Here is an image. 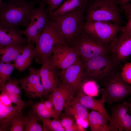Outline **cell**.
Wrapping results in <instances>:
<instances>
[{
  "mask_svg": "<svg viewBox=\"0 0 131 131\" xmlns=\"http://www.w3.org/2000/svg\"><path fill=\"white\" fill-rule=\"evenodd\" d=\"M42 0V1H43V0Z\"/></svg>",
  "mask_w": 131,
  "mask_h": 131,
  "instance_id": "40",
  "label": "cell"
},
{
  "mask_svg": "<svg viewBox=\"0 0 131 131\" xmlns=\"http://www.w3.org/2000/svg\"><path fill=\"white\" fill-rule=\"evenodd\" d=\"M41 62L42 65L40 69V74L44 89L43 97H47L60 85L61 81L50 57L42 59Z\"/></svg>",
  "mask_w": 131,
  "mask_h": 131,
  "instance_id": "12",
  "label": "cell"
},
{
  "mask_svg": "<svg viewBox=\"0 0 131 131\" xmlns=\"http://www.w3.org/2000/svg\"><path fill=\"white\" fill-rule=\"evenodd\" d=\"M2 0H0V6H1V5L2 3Z\"/></svg>",
  "mask_w": 131,
  "mask_h": 131,
  "instance_id": "39",
  "label": "cell"
},
{
  "mask_svg": "<svg viewBox=\"0 0 131 131\" xmlns=\"http://www.w3.org/2000/svg\"><path fill=\"white\" fill-rule=\"evenodd\" d=\"M131 104L125 101L111 107L112 115L109 121L110 131H131Z\"/></svg>",
  "mask_w": 131,
  "mask_h": 131,
  "instance_id": "10",
  "label": "cell"
},
{
  "mask_svg": "<svg viewBox=\"0 0 131 131\" xmlns=\"http://www.w3.org/2000/svg\"><path fill=\"white\" fill-rule=\"evenodd\" d=\"M67 44L59 29L49 18L36 45L35 57L41 61L50 57L55 48Z\"/></svg>",
  "mask_w": 131,
  "mask_h": 131,
  "instance_id": "4",
  "label": "cell"
},
{
  "mask_svg": "<svg viewBox=\"0 0 131 131\" xmlns=\"http://www.w3.org/2000/svg\"><path fill=\"white\" fill-rule=\"evenodd\" d=\"M116 0H90L86 4L84 16L86 21H108L121 26L125 22Z\"/></svg>",
  "mask_w": 131,
  "mask_h": 131,
  "instance_id": "3",
  "label": "cell"
},
{
  "mask_svg": "<svg viewBox=\"0 0 131 131\" xmlns=\"http://www.w3.org/2000/svg\"><path fill=\"white\" fill-rule=\"evenodd\" d=\"M29 74L19 79H15L23 90L26 96L31 99L36 98H41L44 92V87L40 82V69L30 67Z\"/></svg>",
  "mask_w": 131,
  "mask_h": 131,
  "instance_id": "13",
  "label": "cell"
},
{
  "mask_svg": "<svg viewBox=\"0 0 131 131\" xmlns=\"http://www.w3.org/2000/svg\"><path fill=\"white\" fill-rule=\"evenodd\" d=\"M121 7L124 6L127 3L130 2L131 0H116Z\"/></svg>",
  "mask_w": 131,
  "mask_h": 131,
  "instance_id": "37",
  "label": "cell"
},
{
  "mask_svg": "<svg viewBox=\"0 0 131 131\" xmlns=\"http://www.w3.org/2000/svg\"><path fill=\"white\" fill-rule=\"evenodd\" d=\"M96 82L93 81L83 80L80 89L86 95L91 97L97 96L98 89Z\"/></svg>",
  "mask_w": 131,
  "mask_h": 131,
  "instance_id": "26",
  "label": "cell"
},
{
  "mask_svg": "<svg viewBox=\"0 0 131 131\" xmlns=\"http://www.w3.org/2000/svg\"><path fill=\"white\" fill-rule=\"evenodd\" d=\"M75 93L63 82L47 97L52 103L58 118Z\"/></svg>",
  "mask_w": 131,
  "mask_h": 131,
  "instance_id": "16",
  "label": "cell"
},
{
  "mask_svg": "<svg viewBox=\"0 0 131 131\" xmlns=\"http://www.w3.org/2000/svg\"><path fill=\"white\" fill-rule=\"evenodd\" d=\"M56 0H45L46 3H47L49 6L50 5Z\"/></svg>",
  "mask_w": 131,
  "mask_h": 131,
  "instance_id": "38",
  "label": "cell"
},
{
  "mask_svg": "<svg viewBox=\"0 0 131 131\" xmlns=\"http://www.w3.org/2000/svg\"><path fill=\"white\" fill-rule=\"evenodd\" d=\"M121 76L125 81L131 84V63L127 62L123 66L122 70Z\"/></svg>",
  "mask_w": 131,
  "mask_h": 131,
  "instance_id": "34",
  "label": "cell"
},
{
  "mask_svg": "<svg viewBox=\"0 0 131 131\" xmlns=\"http://www.w3.org/2000/svg\"><path fill=\"white\" fill-rule=\"evenodd\" d=\"M104 88L101 90L105 102L111 105L119 103L131 92V86L115 72L102 83Z\"/></svg>",
  "mask_w": 131,
  "mask_h": 131,
  "instance_id": "7",
  "label": "cell"
},
{
  "mask_svg": "<svg viewBox=\"0 0 131 131\" xmlns=\"http://www.w3.org/2000/svg\"><path fill=\"white\" fill-rule=\"evenodd\" d=\"M25 45L0 47V63H7L14 62Z\"/></svg>",
  "mask_w": 131,
  "mask_h": 131,
  "instance_id": "23",
  "label": "cell"
},
{
  "mask_svg": "<svg viewBox=\"0 0 131 131\" xmlns=\"http://www.w3.org/2000/svg\"><path fill=\"white\" fill-rule=\"evenodd\" d=\"M64 0H56L47 8L49 13H51L54 10L57 9L60 6L61 3Z\"/></svg>",
  "mask_w": 131,
  "mask_h": 131,
  "instance_id": "36",
  "label": "cell"
},
{
  "mask_svg": "<svg viewBox=\"0 0 131 131\" xmlns=\"http://www.w3.org/2000/svg\"><path fill=\"white\" fill-rule=\"evenodd\" d=\"M22 110L20 111L16 115L12 122L10 131H24L25 116Z\"/></svg>",
  "mask_w": 131,
  "mask_h": 131,
  "instance_id": "31",
  "label": "cell"
},
{
  "mask_svg": "<svg viewBox=\"0 0 131 131\" xmlns=\"http://www.w3.org/2000/svg\"><path fill=\"white\" fill-rule=\"evenodd\" d=\"M86 0H67L56 10L49 13L51 15L62 14L70 12L83 4Z\"/></svg>",
  "mask_w": 131,
  "mask_h": 131,
  "instance_id": "24",
  "label": "cell"
},
{
  "mask_svg": "<svg viewBox=\"0 0 131 131\" xmlns=\"http://www.w3.org/2000/svg\"><path fill=\"white\" fill-rule=\"evenodd\" d=\"M72 46L84 62L96 56L107 55L109 51V44L100 42L83 31Z\"/></svg>",
  "mask_w": 131,
  "mask_h": 131,
  "instance_id": "6",
  "label": "cell"
},
{
  "mask_svg": "<svg viewBox=\"0 0 131 131\" xmlns=\"http://www.w3.org/2000/svg\"><path fill=\"white\" fill-rule=\"evenodd\" d=\"M36 115L31 111L29 115L25 116L24 131H41L42 127L38 121Z\"/></svg>",
  "mask_w": 131,
  "mask_h": 131,
  "instance_id": "25",
  "label": "cell"
},
{
  "mask_svg": "<svg viewBox=\"0 0 131 131\" xmlns=\"http://www.w3.org/2000/svg\"><path fill=\"white\" fill-rule=\"evenodd\" d=\"M0 91L20 95L21 94V89L15 79L13 80L10 79L0 87Z\"/></svg>",
  "mask_w": 131,
  "mask_h": 131,
  "instance_id": "28",
  "label": "cell"
},
{
  "mask_svg": "<svg viewBox=\"0 0 131 131\" xmlns=\"http://www.w3.org/2000/svg\"><path fill=\"white\" fill-rule=\"evenodd\" d=\"M6 94L12 103L16 106H24L26 107L33 104V102L31 99L27 102L24 101L22 99L21 95Z\"/></svg>",
  "mask_w": 131,
  "mask_h": 131,
  "instance_id": "33",
  "label": "cell"
},
{
  "mask_svg": "<svg viewBox=\"0 0 131 131\" xmlns=\"http://www.w3.org/2000/svg\"><path fill=\"white\" fill-rule=\"evenodd\" d=\"M116 64L107 55L89 59L83 63V80L102 83L115 72Z\"/></svg>",
  "mask_w": 131,
  "mask_h": 131,
  "instance_id": "5",
  "label": "cell"
},
{
  "mask_svg": "<svg viewBox=\"0 0 131 131\" xmlns=\"http://www.w3.org/2000/svg\"><path fill=\"white\" fill-rule=\"evenodd\" d=\"M57 73L61 82L76 93L83 80V63L80 58L71 66Z\"/></svg>",
  "mask_w": 131,
  "mask_h": 131,
  "instance_id": "14",
  "label": "cell"
},
{
  "mask_svg": "<svg viewBox=\"0 0 131 131\" xmlns=\"http://www.w3.org/2000/svg\"><path fill=\"white\" fill-rule=\"evenodd\" d=\"M65 108V116H74L75 118L88 121L89 113L86 108L81 105L75 97H73Z\"/></svg>",
  "mask_w": 131,
  "mask_h": 131,
  "instance_id": "21",
  "label": "cell"
},
{
  "mask_svg": "<svg viewBox=\"0 0 131 131\" xmlns=\"http://www.w3.org/2000/svg\"><path fill=\"white\" fill-rule=\"evenodd\" d=\"M14 65L11 63H0V87L10 79V76Z\"/></svg>",
  "mask_w": 131,
  "mask_h": 131,
  "instance_id": "29",
  "label": "cell"
},
{
  "mask_svg": "<svg viewBox=\"0 0 131 131\" xmlns=\"http://www.w3.org/2000/svg\"><path fill=\"white\" fill-rule=\"evenodd\" d=\"M46 3L44 1L41 2L38 7L33 10L29 23L26 28L20 31L22 35L26 36L28 42H32L35 45L49 18V13L47 9L45 8Z\"/></svg>",
  "mask_w": 131,
  "mask_h": 131,
  "instance_id": "9",
  "label": "cell"
},
{
  "mask_svg": "<svg viewBox=\"0 0 131 131\" xmlns=\"http://www.w3.org/2000/svg\"><path fill=\"white\" fill-rule=\"evenodd\" d=\"M121 9L124 10L125 11L126 17L128 20L127 23L125 26H124V29L122 30L128 33H131V4L129 2L124 6L120 8Z\"/></svg>",
  "mask_w": 131,
  "mask_h": 131,
  "instance_id": "32",
  "label": "cell"
},
{
  "mask_svg": "<svg viewBox=\"0 0 131 131\" xmlns=\"http://www.w3.org/2000/svg\"><path fill=\"white\" fill-rule=\"evenodd\" d=\"M20 30L0 25V47L22 46L28 43L20 33Z\"/></svg>",
  "mask_w": 131,
  "mask_h": 131,
  "instance_id": "17",
  "label": "cell"
},
{
  "mask_svg": "<svg viewBox=\"0 0 131 131\" xmlns=\"http://www.w3.org/2000/svg\"><path fill=\"white\" fill-rule=\"evenodd\" d=\"M25 107L24 106H6L0 102V131H10L14 117Z\"/></svg>",
  "mask_w": 131,
  "mask_h": 131,
  "instance_id": "20",
  "label": "cell"
},
{
  "mask_svg": "<svg viewBox=\"0 0 131 131\" xmlns=\"http://www.w3.org/2000/svg\"><path fill=\"white\" fill-rule=\"evenodd\" d=\"M51 60L56 68L61 70L65 69L72 65L79 58L72 46L61 45L55 48Z\"/></svg>",
  "mask_w": 131,
  "mask_h": 131,
  "instance_id": "15",
  "label": "cell"
},
{
  "mask_svg": "<svg viewBox=\"0 0 131 131\" xmlns=\"http://www.w3.org/2000/svg\"><path fill=\"white\" fill-rule=\"evenodd\" d=\"M109 44L112 58L117 64L125 61L131 54V33L122 30Z\"/></svg>",
  "mask_w": 131,
  "mask_h": 131,
  "instance_id": "11",
  "label": "cell"
},
{
  "mask_svg": "<svg viewBox=\"0 0 131 131\" xmlns=\"http://www.w3.org/2000/svg\"><path fill=\"white\" fill-rule=\"evenodd\" d=\"M36 1L9 0L0 6V25L17 28L20 25L27 27Z\"/></svg>",
  "mask_w": 131,
  "mask_h": 131,
  "instance_id": "1",
  "label": "cell"
},
{
  "mask_svg": "<svg viewBox=\"0 0 131 131\" xmlns=\"http://www.w3.org/2000/svg\"><path fill=\"white\" fill-rule=\"evenodd\" d=\"M39 120L43 123L42 131H65L60 122L57 119L43 118Z\"/></svg>",
  "mask_w": 131,
  "mask_h": 131,
  "instance_id": "27",
  "label": "cell"
},
{
  "mask_svg": "<svg viewBox=\"0 0 131 131\" xmlns=\"http://www.w3.org/2000/svg\"><path fill=\"white\" fill-rule=\"evenodd\" d=\"M89 125L91 131H110L109 120L102 114L92 110L88 116Z\"/></svg>",
  "mask_w": 131,
  "mask_h": 131,
  "instance_id": "22",
  "label": "cell"
},
{
  "mask_svg": "<svg viewBox=\"0 0 131 131\" xmlns=\"http://www.w3.org/2000/svg\"></svg>",
  "mask_w": 131,
  "mask_h": 131,
  "instance_id": "41",
  "label": "cell"
},
{
  "mask_svg": "<svg viewBox=\"0 0 131 131\" xmlns=\"http://www.w3.org/2000/svg\"><path fill=\"white\" fill-rule=\"evenodd\" d=\"M65 131H84L83 127L76 123L73 118L65 116L60 122Z\"/></svg>",
  "mask_w": 131,
  "mask_h": 131,
  "instance_id": "30",
  "label": "cell"
},
{
  "mask_svg": "<svg viewBox=\"0 0 131 131\" xmlns=\"http://www.w3.org/2000/svg\"><path fill=\"white\" fill-rule=\"evenodd\" d=\"M28 42L22 49L14 62V67L20 71L25 70L31 64L36 56L34 43Z\"/></svg>",
  "mask_w": 131,
  "mask_h": 131,
  "instance_id": "19",
  "label": "cell"
},
{
  "mask_svg": "<svg viewBox=\"0 0 131 131\" xmlns=\"http://www.w3.org/2000/svg\"><path fill=\"white\" fill-rule=\"evenodd\" d=\"M88 0L73 10L62 14L50 15L48 17L59 28L67 45L72 46L82 31L85 8Z\"/></svg>",
  "mask_w": 131,
  "mask_h": 131,
  "instance_id": "2",
  "label": "cell"
},
{
  "mask_svg": "<svg viewBox=\"0 0 131 131\" xmlns=\"http://www.w3.org/2000/svg\"><path fill=\"white\" fill-rule=\"evenodd\" d=\"M76 93V98L84 107L102 114L110 121V118L105 108L104 104L105 100L103 96L100 99H96L85 94L80 89Z\"/></svg>",
  "mask_w": 131,
  "mask_h": 131,
  "instance_id": "18",
  "label": "cell"
},
{
  "mask_svg": "<svg viewBox=\"0 0 131 131\" xmlns=\"http://www.w3.org/2000/svg\"><path fill=\"white\" fill-rule=\"evenodd\" d=\"M0 102L5 106H12V102L7 94L4 92H1L0 94Z\"/></svg>",
  "mask_w": 131,
  "mask_h": 131,
  "instance_id": "35",
  "label": "cell"
},
{
  "mask_svg": "<svg viewBox=\"0 0 131 131\" xmlns=\"http://www.w3.org/2000/svg\"><path fill=\"white\" fill-rule=\"evenodd\" d=\"M124 27L108 21H86L83 25L82 31L100 42L108 44Z\"/></svg>",
  "mask_w": 131,
  "mask_h": 131,
  "instance_id": "8",
  "label": "cell"
}]
</instances>
